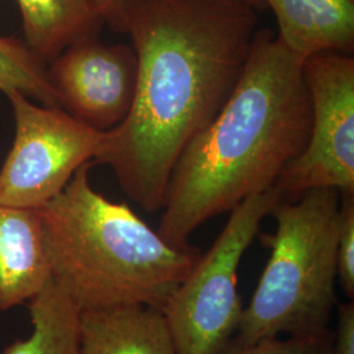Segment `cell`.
<instances>
[{
	"mask_svg": "<svg viewBox=\"0 0 354 354\" xmlns=\"http://www.w3.org/2000/svg\"><path fill=\"white\" fill-rule=\"evenodd\" d=\"M340 200L337 190L314 189L273 206L276 230L261 238L270 256L234 342L328 332L337 304Z\"/></svg>",
	"mask_w": 354,
	"mask_h": 354,
	"instance_id": "4",
	"label": "cell"
},
{
	"mask_svg": "<svg viewBox=\"0 0 354 354\" xmlns=\"http://www.w3.org/2000/svg\"><path fill=\"white\" fill-rule=\"evenodd\" d=\"M28 308L30 335L10 344L3 354H79L80 311L53 279Z\"/></svg>",
	"mask_w": 354,
	"mask_h": 354,
	"instance_id": "13",
	"label": "cell"
},
{
	"mask_svg": "<svg viewBox=\"0 0 354 354\" xmlns=\"http://www.w3.org/2000/svg\"><path fill=\"white\" fill-rule=\"evenodd\" d=\"M281 200L273 187L235 206L213 245L163 308L178 354H219L236 335L243 304L238 269L263 219Z\"/></svg>",
	"mask_w": 354,
	"mask_h": 354,
	"instance_id": "5",
	"label": "cell"
},
{
	"mask_svg": "<svg viewBox=\"0 0 354 354\" xmlns=\"http://www.w3.org/2000/svg\"><path fill=\"white\" fill-rule=\"evenodd\" d=\"M219 354H332V329L315 336H288L260 342H234Z\"/></svg>",
	"mask_w": 354,
	"mask_h": 354,
	"instance_id": "15",
	"label": "cell"
},
{
	"mask_svg": "<svg viewBox=\"0 0 354 354\" xmlns=\"http://www.w3.org/2000/svg\"><path fill=\"white\" fill-rule=\"evenodd\" d=\"M104 21L115 32L124 33V19L127 10L137 0H92Z\"/></svg>",
	"mask_w": 354,
	"mask_h": 354,
	"instance_id": "18",
	"label": "cell"
},
{
	"mask_svg": "<svg viewBox=\"0 0 354 354\" xmlns=\"http://www.w3.org/2000/svg\"><path fill=\"white\" fill-rule=\"evenodd\" d=\"M311 100V130L304 152L288 165L274 188L281 200L314 189L354 194V58L322 51L304 59Z\"/></svg>",
	"mask_w": 354,
	"mask_h": 354,
	"instance_id": "7",
	"label": "cell"
},
{
	"mask_svg": "<svg viewBox=\"0 0 354 354\" xmlns=\"http://www.w3.org/2000/svg\"><path fill=\"white\" fill-rule=\"evenodd\" d=\"M257 20L244 0H137L127 10L136 95L125 121L105 131L92 165H108L145 212L163 209L178 156L227 102Z\"/></svg>",
	"mask_w": 354,
	"mask_h": 354,
	"instance_id": "1",
	"label": "cell"
},
{
	"mask_svg": "<svg viewBox=\"0 0 354 354\" xmlns=\"http://www.w3.org/2000/svg\"><path fill=\"white\" fill-rule=\"evenodd\" d=\"M61 108L99 131L122 124L133 105L138 59L125 44L80 38L48 64Z\"/></svg>",
	"mask_w": 354,
	"mask_h": 354,
	"instance_id": "8",
	"label": "cell"
},
{
	"mask_svg": "<svg viewBox=\"0 0 354 354\" xmlns=\"http://www.w3.org/2000/svg\"><path fill=\"white\" fill-rule=\"evenodd\" d=\"M336 279L348 301L354 298V194H340Z\"/></svg>",
	"mask_w": 354,
	"mask_h": 354,
	"instance_id": "16",
	"label": "cell"
},
{
	"mask_svg": "<svg viewBox=\"0 0 354 354\" xmlns=\"http://www.w3.org/2000/svg\"><path fill=\"white\" fill-rule=\"evenodd\" d=\"M0 91L6 96L19 92L42 105L61 108L48 64L29 50L20 38L0 36Z\"/></svg>",
	"mask_w": 354,
	"mask_h": 354,
	"instance_id": "14",
	"label": "cell"
},
{
	"mask_svg": "<svg viewBox=\"0 0 354 354\" xmlns=\"http://www.w3.org/2000/svg\"><path fill=\"white\" fill-rule=\"evenodd\" d=\"M244 1L248 3L250 6H252L256 11H263L266 7L264 0H244Z\"/></svg>",
	"mask_w": 354,
	"mask_h": 354,
	"instance_id": "19",
	"label": "cell"
},
{
	"mask_svg": "<svg viewBox=\"0 0 354 354\" xmlns=\"http://www.w3.org/2000/svg\"><path fill=\"white\" fill-rule=\"evenodd\" d=\"M79 354H178L165 314L146 306L80 311Z\"/></svg>",
	"mask_w": 354,
	"mask_h": 354,
	"instance_id": "10",
	"label": "cell"
},
{
	"mask_svg": "<svg viewBox=\"0 0 354 354\" xmlns=\"http://www.w3.org/2000/svg\"><path fill=\"white\" fill-rule=\"evenodd\" d=\"M7 97L16 133L0 168V205L39 209L66 188L82 165L93 162L105 131L19 92Z\"/></svg>",
	"mask_w": 354,
	"mask_h": 354,
	"instance_id": "6",
	"label": "cell"
},
{
	"mask_svg": "<svg viewBox=\"0 0 354 354\" xmlns=\"http://www.w3.org/2000/svg\"><path fill=\"white\" fill-rule=\"evenodd\" d=\"M332 329V354H354V302H337Z\"/></svg>",
	"mask_w": 354,
	"mask_h": 354,
	"instance_id": "17",
	"label": "cell"
},
{
	"mask_svg": "<svg viewBox=\"0 0 354 354\" xmlns=\"http://www.w3.org/2000/svg\"><path fill=\"white\" fill-rule=\"evenodd\" d=\"M279 37L302 58L322 51L354 50V0H264Z\"/></svg>",
	"mask_w": 354,
	"mask_h": 354,
	"instance_id": "11",
	"label": "cell"
},
{
	"mask_svg": "<svg viewBox=\"0 0 354 354\" xmlns=\"http://www.w3.org/2000/svg\"><path fill=\"white\" fill-rule=\"evenodd\" d=\"M304 59L270 29H257L226 104L181 152L158 232L175 245L253 194L272 189L304 152L311 100Z\"/></svg>",
	"mask_w": 354,
	"mask_h": 354,
	"instance_id": "2",
	"label": "cell"
},
{
	"mask_svg": "<svg viewBox=\"0 0 354 354\" xmlns=\"http://www.w3.org/2000/svg\"><path fill=\"white\" fill-rule=\"evenodd\" d=\"M50 281L38 209L0 205V311L28 304Z\"/></svg>",
	"mask_w": 354,
	"mask_h": 354,
	"instance_id": "9",
	"label": "cell"
},
{
	"mask_svg": "<svg viewBox=\"0 0 354 354\" xmlns=\"http://www.w3.org/2000/svg\"><path fill=\"white\" fill-rule=\"evenodd\" d=\"M24 42L46 64L77 39L99 36L102 21L92 0H17Z\"/></svg>",
	"mask_w": 354,
	"mask_h": 354,
	"instance_id": "12",
	"label": "cell"
},
{
	"mask_svg": "<svg viewBox=\"0 0 354 354\" xmlns=\"http://www.w3.org/2000/svg\"><path fill=\"white\" fill-rule=\"evenodd\" d=\"M92 167L82 165L38 209L51 279L79 311L120 306L163 311L201 251L165 241L127 203L93 189Z\"/></svg>",
	"mask_w": 354,
	"mask_h": 354,
	"instance_id": "3",
	"label": "cell"
}]
</instances>
